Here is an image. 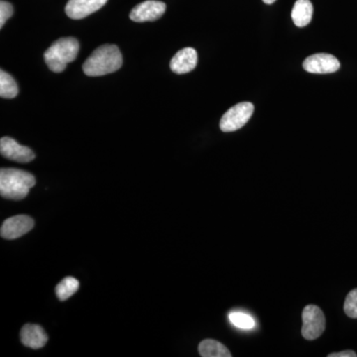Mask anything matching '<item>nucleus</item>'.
Here are the masks:
<instances>
[{
    "label": "nucleus",
    "mask_w": 357,
    "mask_h": 357,
    "mask_svg": "<svg viewBox=\"0 0 357 357\" xmlns=\"http://www.w3.org/2000/svg\"><path fill=\"white\" fill-rule=\"evenodd\" d=\"M198 64V53L195 49H182L176 54L170 63L171 70L175 74L183 75L192 72Z\"/></svg>",
    "instance_id": "11"
},
{
    "label": "nucleus",
    "mask_w": 357,
    "mask_h": 357,
    "mask_svg": "<svg viewBox=\"0 0 357 357\" xmlns=\"http://www.w3.org/2000/svg\"><path fill=\"white\" fill-rule=\"evenodd\" d=\"M302 319V335L306 340H317L325 332V314L318 306L309 305V306L305 307L304 311H303Z\"/></svg>",
    "instance_id": "5"
},
{
    "label": "nucleus",
    "mask_w": 357,
    "mask_h": 357,
    "mask_svg": "<svg viewBox=\"0 0 357 357\" xmlns=\"http://www.w3.org/2000/svg\"><path fill=\"white\" fill-rule=\"evenodd\" d=\"M275 1H276V0H263V2L266 4H272L274 3Z\"/></svg>",
    "instance_id": "21"
},
{
    "label": "nucleus",
    "mask_w": 357,
    "mask_h": 357,
    "mask_svg": "<svg viewBox=\"0 0 357 357\" xmlns=\"http://www.w3.org/2000/svg\"><path fill=\"white\" fill-rule=\"evenodd\" d=\"M20 93L15 79L3 70H0V96L2 98H14Z\"/></svg>",
    "instance_id": "15"
},
{
    "label": "nucleus",
    "mask_w": 357,
    "mask_h": 357,
    "mask_svg": "<svg viewBox=\"0 0 357 357\" xmlns=\"http://www.w3.org/2000/svg\"><path fill=\"white\" fill-rule=\"evenodd\" d=\"M0 151L2 156L18 163H28L35 159V153L30 148L22 146L17 141L10 137L1 138Z\"/></svg>",
    "instance_id": "9"
},
{
    "label": "nucleus",
    "mask_w": 357,
    "mask_h": 357,
    "mask_svg": "<svg viewBox=\"0 0 357 357\" xmlns=\"http://www.w3.org/2000/svg\"><path fill=\"white\" fill-rule=\"evenodd\" d=\"M122 55L115 45L98 47L83 65L84 74L89 77H100L121 69Z\"/></svg>",
    "instance_id": "1"
},
{
    "label": "nucleus",
    "mask_w": 357,
    "mask_h": 357,
    "mask_svg": "<svg viewBox=\"0 0 357 357\" xmlns=\"http://www.w3.org/2000/svg\"><path fill=\"white\" fill-rule=\"evenodd\" d=\"M21 342L25 347L38 349L43 347L48 342V335L44 328L38 325L28 324L23 326L20 333Z\"/></svg>",
    "instance_id": "12"
},
{
    "label": "nucleus",
    "mask_w": 357,
    "mask_h": 357,
    "mask_svg": "<svg viewBox=\"0 0 357 357\" xmlns=\"http://www.w3.org/2000/svg\"><path fill=\"white\" fill-rule=\"evenodd\" d=\"M255 105L250 102H241L227 110L220 121V126L223 132H234L243 128L252 116Z\"/></svg>",
    "instance_id": "4"
},
{
    "label": "nucleus",
    "mask_w": 357,
    "mask_h": 357,
    "mask_svg": "<svg viewBox=\"0 0 357 357\" xmlns=\"http://www.w3.org/2000/svg\"><path fill=\"white\" fill-rule=\"evenodd\" d=\"M79 50V44L73 37L61 38L52 44L44 54L45 62L54 73H62L68 64L76 60Z\"/></svg>",
    "instance_id": "3"
},
{
    "label": "nucleus",
    "mask_w": 357,
    "mask_h": 357,
    "mask_svg": "<svg viewBox=\"0 0 357 357\" xmlns=\"http://www.w3.org/2000/svg\"><path fill=\"white\" fill-rule=\"evenodd\" d=\"M314 7L310 0H297L292 10V20L298 27H305L312 21Z\"/></svg>",
    "instance_id": "13"
},
{
    "label": "nucleus",
    "mask_w": 357,
    "mask_h": 357,
    "mask_svg": "<svg viewBox=\"0 0 357 357\" xmlns=\"http://www.w3.org/2000/svg\"><path fill=\"white\" fill-rule=\"evenodd\" d=\"M13 7L9 2L1 0L0 1V28L3 27L6 21L13 16Z\"/></svg>",
    "instance_id": "19"
},
{
    "label": "nucleus",
    "mask_w": 357,
    "mask_h": 357,
    "mask_svg": "<svg viewBox=\"0 0 357 357\" xmlns=\"http://www.w3.org/2000/svg\"><path fill=\"white\" fill-rule=\"evenodd\" d=\"M303 68L312 74H332L340 70V63L330 54H314L304 61Z\"/></svg>",
    "instance_id": "6"
},
{
    "label": "nucleus",
    "mask_w": 357,
    "mask_h": 357,
    "mask_svg": "<svg viewBox=\"0 0 357 357\" xmlns=\"http://www.w3.org/2000/svg\"><path fill=\"white\" fill-rule=\"evenodd\" d=\"M79 282L74 277H67L63 279L56 287V294H57L59 299L66 301L72 297L75 293L79 290Z\"/></svg>",
    "instance_id": "16"
},
{
    "label": "nucleus",
    "mask_w": 357,
    "mask_h": 357,
    "mask_svg": "<svg viewBox=\"0 0 357 357\" xmlns=\"http://www.w3.org/2000/svg\"><path fill=\"white\" fill-rule=\"evenodd\" d=\"M107 0H69L66 6V14L70 20H83L100 10Z\"/></svg>",
    "instance_id": "10"
},
{
    "label": "nucleus",
    "mask_w": 357,
    "mask_h": 357,
    "mask_svg": "<svg viewBox=\"0 0 357 357\" xmlns=\"http://www.w3.org/2000/svg\"><path fill=\"white\" fill-rule=\"evenodd\" d=\"M229 321L234 324L236 328H243V330H251L255 328V321L252 317L248 314L241 312H230Z\"/></svg>",
    "instance_id": "17"
},
{
    "label": "nucleus",
    "mask_w": 357,
    "mask_h": 357,
    "mask_svg": "<svg viewBox=\"0 0 357 357\" xmlns=\"http://www.w3.org/2000/svg\"><path fill=\"white\" fill-rule=\"evenodd\" d=\"M344 312L351 319H357V289L351 291L345 298Z\"/></svg>",
    "instance_id": "18"
},
{
    "label": "nucleus",
    "mask_w": 357,
    "mask_h": 357,
    "mask_svg": "<svg viewBox=\"0 0 357 357\" xmlns=\"http://www.w3.org/2000/svg\"><path fill=\"white\" fill-rule=\"evenodd\" d=\"M34 220L28 215H16L7 218L2 225L0 234L3 238L16 239L28 234L34 227Z\"/></svg>",
    "instance_id": "8"
},
{
    "label": "nucleus",
    "mask_w": 357,
    "mask_h": 357,
    "mask_svg": "<svg viewBox=\"0 0 357 357\" xmlns=\"http://www.w3.org/2000/svg\"><path fill=\"white\" fill-rule=\"evenodd\" d=\"M199 352L203 357H230L231 354L225 345L217 340H204L199 345Z\"/></svg>",
    "instance_id": "14"
},
{
    "label": "nucleus",
    "mask_w": 357,
    "mask_h": 357,
    "mask_svg": "<svg viewBox=\"0 0 357 357\" xmlns=\"http://www.w3.org/2000/svg\"><path fill=\"white\" fill-rule=\"evenodd\" d=\"M328 357H356L357 354L354 351H344L340 352H335V354H330Z\"/></svg>",
    "instance_id": "20"
},
{
    "label": "nucleus",
    "mask_w": 357,
    "mask_h": 357,
    "mask_svg": "<svg viewBox=\"0 0 357 357\" xmlns=\"http://www.w3.org/2000/svg\"><path fill=\"white\" fill-rule=\"evenodd\" d=\"M166 11V4L157 0H147L134 7L130 13V20L134 22H149L158 20Z\"/></svg>",
    "instance_id": "7"
},
{
    "label": "nucleus",
    "mask_w": 357,
    "mask_h": 357,
    "mask_svg": "<svg viewBox=\"0 0 357 357\" xmlns=\"http://www.w3.org/2000/svg\"><path fill=\"white\" fill-rule=\"evenodd\" d=\"M36 185L32 174L20 169L6 168L0 171V195L2 198L20 201L27 197Z\"/></svg>",
    "instance_id": "2"
}]
</instances>
